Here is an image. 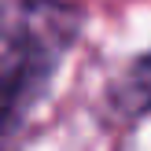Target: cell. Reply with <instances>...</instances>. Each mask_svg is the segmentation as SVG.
<instances>
[{"label":"cell","mask_w":151,"mask_h":151,"mask_svg":"<svg viewBox=\"0 0 151 151\" xmlns=\"http://www.w3.org/2000/svg\"><path fill=\"white\" fill-rule=\"evenodd\" d=\"M0 26H4V7H0Z\"/></svg>","instance_id":"2"},{"label":"cell","mask_w":151,"mask_h":151,"mask_svg":"<svg viewBox=\"0 0 151 151\" xmlns=\"http://www.w3.org/2000/svg\"><path fill=\"white\" fill-rule=\"evenodd\" d=\"M111 103L125 118L151 114V52H144L140 59H133L129 70L111 85Z\"/></svg>","instance_id":"1"}]
</instances>
